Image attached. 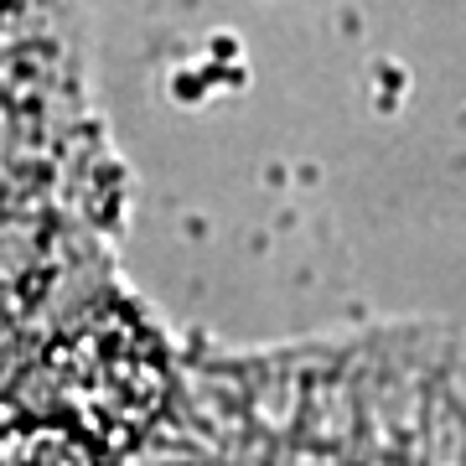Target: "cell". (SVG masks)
Masks as SVG:
<instances>
[{"mask_svg":"<svg viewBox=\"0 0 466 466\" xmlns=\"http://www.w3.org/2000/svg\"><path fill=\"white\" fill-rule=\"evenodd\" d=\"M57 394L94 441H135L161 404V363L125 317H94L52 352Z\"/></svg>","mask_w":466,"mask_h":466,"instance_id":"6da1fadb","label":"cell"},{"mask_svg":"<svg viewBox=\"0 0 466 466\" xmlns=\"http://www.w3.org/2000/svg\"><path fill=\"white\" fill-rule=\"evenodd\" d=\"M5 466H99L78 431L67 425H21L5 435Z\"/></svg>","mask_w":466,"mask_h":466,"instance_id":"7a4b0ae2","label":"cell"}]
</instances>
